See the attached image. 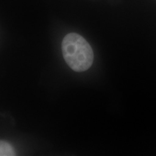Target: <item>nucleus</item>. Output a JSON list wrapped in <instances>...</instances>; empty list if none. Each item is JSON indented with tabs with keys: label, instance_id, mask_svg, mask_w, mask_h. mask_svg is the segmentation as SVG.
<instances>
[{
	"label": "nucleus",
	"instance_id": "1",
	"mask_svg": "<svg viewBox=\"0 0 156 156\" xmlns=\"http://www.w3.org/2000/svg\"><path fill=\"white\" fill-rule=\"evenodd\" d=\"M62 54L69 67L75 72L86 71L92 66L93 51L88 42L75 33L64 37L62 44Z\"/></svg>",
	"mask_w": 156,
	"mask_h": 156
},
{
	"label": "nucleus",
	"instance_id": "2",
	"mask_svg": "<svg viewBox=\"0 0 156 156\" xmlns=\"http://www.w3.org/2000/svg\"><path fill=\"white\" fill-rule=\"evenodd\" d=\"M15 155V151L12 146L8 142L0 140V156Z\"/></svg>",
	"mask_w": 156,
	"mask_h": 156
}]
</instances>
